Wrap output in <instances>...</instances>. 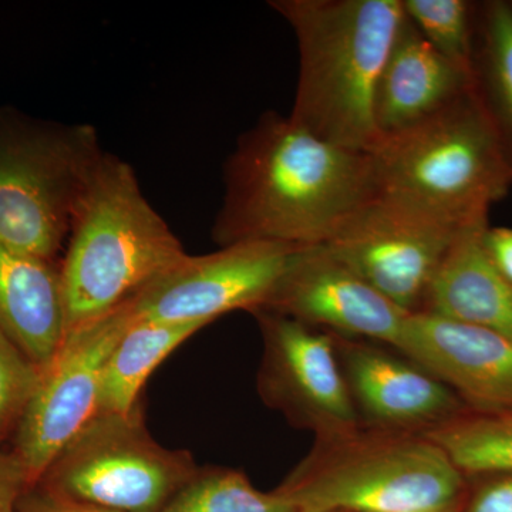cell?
I'll use <instances>...</instances> for the list:
<instances>
[{
  "label": "cell",
  "mask_w": 512,
  "mask_h": 512,
  "mask_svg": "<svg viewBox=\"0 0 512 512\" xmlns=\"http://www.w3.org/2000/svg\"><path fill=\"white\" fill-rule=\"evenodd\" d=\"M463 512H512V476L484 485Z\"/></svg>",
  "instance_id": "25"
},
{
  "label": "cell",
  "mask_w": 512,
  "mask_h": 512,
  "mask_svg": "<svg viewBox=\"0 0 512 512\" xmlns=\"http://www.w3.org/2000/svg\"><path fill=\"white\" fill-rule=\"evenodd\" d=\"M185 255L144 197L134 168L104 153L74 211L60 262L67 332L116 311Z\"/></svg>",
  "instance_id": "3"
},
{
  "label": "cell",
  "mask_w": 512,
  "mask_h": 512,
  "mask_svg": "<svg viewBox=\"0 0 512 512\" xmlns=\"http://www.w3.org/2000/svg\"><path fill=\"white\" fill-rule=\"evenodd\" d=\"M403 8L410 22L437 52L471 72L477 2L403 0Z\"/></svg>",
  "instance_id": "22"
},
{
  "label": "cell",
  "mask_w": 512,
  "mask_h": 512,
  "mask_svg": "<svg viewBox=\"0 0 512 512\" xmlns=\"http://www.w3.org/2000/svg\"><path fill=\"white\" fill-rule=\"evenodd\" d=\"M508 412H512V410H508Z\"/></svg>",
  "instance_id": "30"
},
{
  "label": "cell",
  "mask_w": 512,
  "mask_h": 512,
  "mask_svg": "<svg viewBox=\"0 0 512 512\" xmlns=\"http://www.w3.org/2000/svg\"><path fill=\"white\" fill-rule=\"evenodd\" d=\"M295 33L299 77L289 119L309 134L372 154L377 82L399 36L403 0H272Z\"/></svg>",
  "instance_id": "2"
},
{
  "label": "cell",
  "mask_w": 512,
  "mask_h": 512,
  "mask_svg": "<svg viewBox=\"0 0 512 512\" xmlns=\"http://www.w3.org/2000/svg\"><path fill=\"white\" fill-rule=\"evenodd\" d=\"M261 309L339 338L373 340L394 349L410 315L325 245L299 248Z\"/></svg>",
  "instance_id": "12"
},
{
  "label": "cell",
  "mask_w": 512,
  "mask_h": 512,
  "mask_svg": "<svg viewBox=\"0 0 512 512\" xmlns=\"http://www.w3.org/2000/svg\"><path fill=\"white\" fill-rule=\"evenodd\" d=\"M464 476L423 434L360 426L316 440L278 488L299 512H431L457 507Z\"/></svg>",
  "instance_id": "4"
},
{
  "label": "cell",
  "mask_w": 512,
  "mask_h": 512,
  "mask_svg": "<svg viewBox=\"0 0 512 512\" xmlns=\"http://www.w3.org/2000/svg\"><path fill=\"white\" fill-rule=\"evenodd\" d=\"M488 227L484 218L460 232L434 275L420 312L512 338V285L485 248Z\"/></svg>",
  "instance_id": "16"
},
{
  "label": "cell",
  "mask_w": 512,
  "mask_h": 512,
  "mask_svg": "<svg viewBox=\"0 0 512 512\" xmlns=\"http://www.w3.org/2000/svg\"><path fill=\"white\" fill-rule=\"evenodd\" d=\"M200 467L161 446L133 413H96L57 454L39 483L53 503L116 512H163Z\"/></svg>",
  "instance_id": "7"
},
{
  "label": "cell",
  "mask_w": 512,
  "mask_h": 512,
  "mask_svg": "<svg viewBox=\"0 0 512 512\" xmlns=\"http://www.w3.org/2000/svg\"><path fill=\"white\" fill-rule=\"evenodd\" d=\"M133 323L121 305L96 322L67 332L45 367L15 431L13 453L30 485L97 413L101 376L111 350Z\"/></svg>",
  "instance_id": "9"
},
{
  "label": "cell",
  "mask_w": 512,
  "mask_h": 512,
  "mask_svg": "<svg viewBox=\"0 0 512 512\" xmlns=\"http://www.w3.org/2000/svg\"><path fill=\"white\" fill-rule=\"evenodd\" d=\"M335 340L362 426L424 434L464 412L450 387L407 357L399 359L366 340Z\"/></svg>",
  "instance_id": "14"
},
{
  "label": "cell",
  "mask_w": 512,
  "mask_h": 512,
  "mask_svg": "<svg viewBox=\"0 0 512 512\" xmlns=\"http://www.w3.org/2000/svg\"><path fill=\"white\" fill-rule=\"evenodd\" d=\"M0 330L40 369L50 362L67 335L60 264L0 242Z\"/></svg>",
  "instance_id": "17"
},
{
  "label": "cell",
  "mask_w": 512,
  "mask_h": 512,
  "mask_svg": "<svg viewBox=\"0 0 512 512\" xmlns=\"http://www.w3.org/2000/svg\"><path fill=\"white\" fill-rule=\"evenodd\" d=\"M377 191L476 220L512 185V171L473 86L372 153Z\"/></svg>",
  "instance_id": "5"
},
{
  "label": "cell",
  "mask_w": 512,
  "mask_h": 512,
  "mask_svg": "<svg viewBox=\"0 0 512 512\" xmlns=\"http://www.w3.org/2000/svg\"><path fill=\"white\" fill-rule=\"evenodd\" d=\"M30 487L25 468L13 451L0 450V512H15L16 503Z\"/></svg>",
  "instance_id": "24"
},
{
  "label": "cell",
  "mask_w": 512,
  "mask_h": 512,
  "mask_svg": "<svg viewBox=\"0 0 512 512\" xmlns=\"http://www.w3.org/2000/svg\"><path fill=\"white\" fill-rule=\"evenodd\" d=\"M104 153L90 124L0 110V242L56 261Z\"/></svg>",
  "instance_id": "6"
},
{
  "label": "cell",
  "mask_w": 512,
  "mask_h": 512,
  "mask_svg": "<svg viewBox=\"0 0 512 512\" xmlns=\"http://www.w3.org/2000/svg\"><path fill=\"white\" fill-rule=\"evenodd\" d=\"M163 512H299L278 490H256L244 473L200 468Z\"/></svg>",
  "instance_id": "21"
},
{
  "label": "cell",
  "mask_w": 512,
  "mask_h": 512,
  "mask_svg": "<svg viewBox=\"0 0 512 512\" xmlns=\"http://www.w3.org/2000/svg\"><path fill=\"white\" fill-rule=\"evenodd\" d=\"M376 192L372 154L332 146L289 116L266 111L225 161L211 237L220 248L325 245Z\"/></svg>",
  "instance_id": "1"
},
{
  "label": "cell",
  "mask_w": 512,
  "mask_h": 512,
  "mask_svg": "<svg viewBox=\"0 0 512 512\" xmlns=\"http://www.w3.org/2000/svg\"><path fill=\"white\" fill-rule=\"evenodd\" d=\"M484 244L498 271L512 285V228L488 227Z\"/></svg>",
  "instance_id": "26"
},
{
  "label": "cell",
  "mask_w": 512,
  "mask_h": 512,
  "mask_svg": "<svg viewBox=\"0 0 512 512\" xmlns=\"http://www.w3.org/2000/svg\"><path fill=\"white\" fill-rule=\"evenodd\" d=\"M471 86L470 70L437 52L406 16L377 82L373 117L380 143L439 113Z\"/></svg>",
  "instance_id": "15"
},
{
  "label": "cell",
  "mask_w": 512,
  "mask_h": 512,
  "mask_svg": "<svg viewBox=\"0 0 512 512\" xmlns=\"http://www.w3.org/2000/svg\"><path fill=\"white\" fill-rule=\"evenodd\" d=\"M461 474L512 476V412H461L423 434Z\"/></svg>",
  "instance_id": "20"
},
{
  "label": "cell",
  "mask_w": 512,
  "mask_h": 512,
  "mask_svg": "<svg viewBox=\"0 0 512 512\" xmlns=\"http://www.w3.org/2000/svg\"><path fill=\"white\" fill-rule=\"evenodd\" d=\"M484 218L463 220L377 191L325 247L384 298L417 313L448 249L464 228Z\"/></svg>",
  "instance_id": "8"
},
{
  "label": "cell",
  "mask_w": 512,
  "mask_h": 512,
  "mask_svg": "<svg viewBox=\"0 0 512 512\" xmlns=\"http://www.w3.org/2000/svg\"><path fill=\"white\" fill-rule=\"evenodd\" d=\"M39 512H116L110 510H104V508L89 507V505L79 504H66V503H53L49 501L43 510Z\"/></svg>",
  "instance_id": "27"
},
{
  "label": "cell",
  "mask_w": 512,
  "mask_h": 512,
  "mask_svg": "<svg viewBox=\"0 0 512 512\" xmlns=\"http://www.w3.org/2000/svg\"><path fill=\"white\" fill-rule=\"evenodd\" d=\"M205 326L201 322L134 320L104 366L97 413L128 414L137 410L141 389L151 373Z\"/></svg>",
  "instance_id": "18"
},
{
  "label": "cell",
  "mask_w": 512,
  "mask_h": 512,
  "mask_svg": "<svg viewBox=\"0 0 512 512\" xmlns=\"http://www.w3.org/2000/svg\"><path fill=\"white\" fill-rule=\"evenodd\" d=\"M431 512H460V511H458V505H457V507L446 508V510L431 511Z\"/></svg>",
  "instance_id": "28"
},
{
  "label": "cell",
  "mask_w": 512,
  "mask_h": 512,
  "mask_svg": "<svg viewBox=\"0 0 512 512\" xmlns=\"http://www.w3.org/2000/svg\"><path fill=\"white\" fill-rule=\"evenodd\" d=\"M471 76L512 171V8L507 0L477 3Z\"/></svg>",
  "instance_id": "19"
},
{
  "label": "cell",
  "mask_w": 512,
  "mask_h": 512,
  "mask_svg": "<svg viewBox=\"0 0 512 512\" xmlns=\"http://www.w3.org/2000/svg\"><path fill=\"white\" fill-rule=\"evenodd\" d=\"M510 5H511V8H512V0H510Z\"/></svg>",
  "instance_id": "29"
},
{
  "label": "cell",
  "mask_w": 512,
  "mask_h": 512,
  "mask_svg": "<svg viewBox=\"0 0 512 512\" xmlns=\"http://www.w3.org/2000/svg\"><path fill=\"white\" fill-rule=\"evenodd\" d=\"M396 349L474 409L512 410V338L503 333L410 313Z\"/></svg>",
  "instance_id": "13"
},
{
  "label": "cell",
  "mask_w": 512,
  "mask_h": 512,
  "mask_svg": "<svg viewBox=\"0 0 512 512\" xmlns=\"http://www.w3.org/2000/svg\"><path fill=\"white\" fill-rule=\"evenodd\" d=\"M264 339L258 387L264 402L316 440L362 426L332 333L281 313L254 312Z\"/></svg>",
  "instance_id": "10"
},
{
  "label": "cell",
  "mask_w": 512,
  "mask_h": 512,
  "mask_svg": "<svg viewBox=\"0 0 512 512\" xmlns=\"http://www.w3.org/2000/svg\"><path fill=\"white\" fill-rule=\"evenodd\" d=\"M39 377L40 367L0 330V440L15 433Z\"/></svg>",
  "instance_id": "23"
},
{
  "label": "cell",
  "mask_w": 512,
  "mask_h": 512,
  "mask_svg": "<svg viewBox=\"0 0 512 512\" xmlns=\"http://www.w3.org/2000/svg\"><path fill=\"white\" fill-rule=\"evenodd\" d=\"M303 247L242 242L181 261L124 302L134 320L210 325L232 311L264 308L293 254Z\"/></svg>",
  "instance_id": "11"
}]
</instances>
